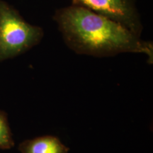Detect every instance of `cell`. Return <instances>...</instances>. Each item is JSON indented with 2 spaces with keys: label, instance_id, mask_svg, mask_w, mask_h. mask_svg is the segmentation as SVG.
Segmentation results:
<instances>
[{
  "label": "cell",
  "instance_id": "277c9868",
  "mask_svg": "<svg viewBox=\"0 0 153 153\" xmlns=\"http://www.w3.org/2000/svg\"><path fill=\"white\" fill-rule=\"evenodd\" d=\"M21 153H68L70 148L54 135H44L26 140L19 145Z\"/></svg>",
  "mask_w": 153,
  "mask_h": 153
},
{
  "label": "cell",
  "instance_id": "7a4b0ae2",
  "mask_svg": "<svg viewBox=\"0 0 153 153\" xmlns=\"http://www.w3.org/2000/svg\"><path fill=\"white\" fill-rule=\"evenodd\" d=\"M43 37V28L29 24L13 6L0 0V62L26 53Z\"/></svg>",
  "mask_w": 153,
  "mask_h": 153
},
{
  "label": "cell",
  "instance_id": "6da1fadb",
  "mask_svg": "<svg viewBox=\"0 0 153 153\" xmlns=\"http://www.w3.org/2000/svg\"><path fill=\"white\" fill-rule=\"evenodd\" d=\"M53 19L65 43L76 54L97 57L144 54L152 63V42L109 18L72 4L55 11Z\"/></svg>",
  "mask_w": 153,
  "mask_h": 153
},
{
  "label": "cell",
  "instance_id": "5b68a950",
  "mask_svg": "<svg viewBox=\"0 0 153 153\" xmlns=\"http://www.w3.org/2000/svg\"><path fill=\"white\" fill-rule=\"evenodd\" d=\"M14 146V140L8 121L7 114L0 110V149L9 150Z\"/></svg>",
  "mask_w": 153,
  "mask_h": 153
},
{
  "label": "cell",
  "instance_id": "3957f363",
  "mask_svg": "<svg viewBox=\"0 0 153 153\" xmlns=\"http://www.w3.org/2000/svg\"><path fill=\"white\" fill-rule=\"evenodd\" d=\"M72 4L109 18L140 36L143 25L136 0H72Z\"/></svg>",
  "mask_w": 153,
  "mask_h": 153
}]
</instances>
